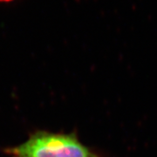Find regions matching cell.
<instances>
[{
	"mask_svg": "<svg viewBox=\"0 0 157 157\" xmlns=\"http://www.w3.org/2000/svg\"><path fill=\"white\" fill-rule=\"evenodd\" d=\"M13 0H0V2H5V3H8V2H11Z\"/></svg>",
	"mask_w": 157,
	"mask_h": 157,
	"instance_id": "2",
	"label": "cell"
},
{
	"mask_svg": "<svg viewBox=\"0 0 157 157\" xmlns=\"http://www.w3.org/2000/svg\"><path fill=\"white\" fill-rule=\"evenodd\" d=\"M10 157H103L83 144L75 133L36 131L23 143L4 150Z\"/></svg>",
	"mask_w": 157,
	"mask_h": 157,
	"instance_id": "1",
	"label": "cell"
}]
</instances>
